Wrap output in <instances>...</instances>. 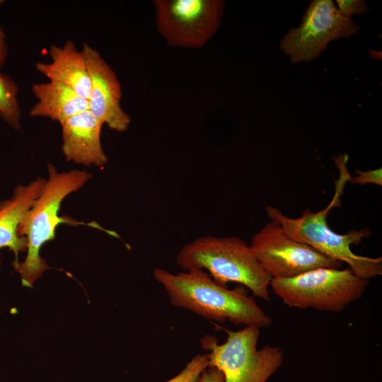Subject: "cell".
<instances>
[{"label":"cell","instance_id":"obj_7","mask_svg":"<svg viewBox=\"0 0 382 382\" xmlns=\"http://www.w3.org/2000/svg\"><path fill=\"white\" fill-rule=\"evenodd\" d=\"M158 33L170 47L198 49L221 26L224 0H154Z\"/></svg>","mask_w":382,"mask_h":382},{"label":"cell","instance_id":"obj_4","mask_svg":"<svg viewBox=\"0 0 382 382\" xmlns=\"http://www.w3.org/2000/svg\"><path fill=\"white\" fill-rule=\"evenodd\" d=\"M176 262L184 271L207 270L221 286L238 283L255 296L270 300L272 277L260 265L250 245L241 238L199 236L181 248Z\"/></svg>","mask_w":382,"mask_h":382},{"label":"cell","instance_id":"obj_19","mask_svg":"<svg viewBox=\"0 0 382 382\" xmlns=\"http://www.w3.org/2000/svg\"><path fill=\"white\" fill-rule=\"evenodd\" d=\"M197 382H224V377L218 369L207 367L202 372Z\"/></svg>","mask_w":382,"mask_h":382},{"label":"cell","instance_id":"obj_11","mask_svg":"<svg viewBox=\"0 0 382 382\" xmlns=\"http://www.w3.org/2000/svg\"><path fill=\"white\" fill-rule=\"evenodd\" d=\"M103 125L88 110L63 122L62 152L66 159L84 166L107 163L108 159L100 140Z\"/></svg>","mask_w":382,"mask_h":382},{"label":"cell","instance_id":"obj_16","mask_svg":"<svg viewBox=\"0 0 382 382\" xmlns=\"http://www.w3.org/2000/svg\"><path fill=\"white\" fill-rule=\"evenodd\" d=\"M208 367L205 354H196L175 376L166 382H197L202 372Z\"/></svg>","mask_w":382,"mask_h":382},{"label":"cell","instance_id":"obj_14","mask_svg":"<svg viewBox=\"0 0 382 382\" xmlns=\"http://www.w3.org/2000/svg\"><path fill=\"white\" fill-rule=\"evenodd\" d=\"M31 89L38 100L29 112L32 117H49L62 124L88 109L86 99L61 83L52 81L35 83Z\"/></svg>","mask_w":382,"mask_h":382},{"label":"cell","instance_id":"obj_20","mask_svg":"<svg viewBox=\"0 0 382 382\" xmlns=\"http://www.w3.org/2000/svg\"><path fill=\"white\" fill-rule=\"evenodd\" d=\"M4 1L0 0V6ZM8 54V46L6 43V35L0 26V68L4 64Z\"/></svg>","mask_w":382,"mask_h":382},{"label":"cell","instance_id":"obj_5","mask_svg":"<svg viewBox=\"0 0 382 382\" xmlns=\"http://www.w3.org/2000/svg\"><path fill=\"white\" fill-rule=\"evenodd\" d=\"M369 280L349 268L320 267L286 279H272L270 286L289 307L338 313L361 298Z\"/></svg>","mask_w":382,"mask_h":382},{"label":"cell","instance_id":"obj_9","mask_svg":"<svg viewBox=\"0 0 382 382\" xmlns=\"http://www.w3.org/2000/svg\"><path fill=\"white\" fill-rule=\"evenodd\" d=\"M360 27L352 18L342 15L332 0L312 1L300 25L291 28L279 47L292 63L309 62L318 57L334 40L349 38Z\"/></svg>","mask_w":382,"mask_h":382},{"label":"cell","instance_id":"obj_3","mask_svg":"<svg viewBox=\"0 0 382 382\" xmlns=\"http://www.w3.org/2000/svg\"><path fill=\"white\" fill-rule=\"evenodd\" d=\"M47 170L48 179L18 226L19 235L27 239V255L23 262L14 261L12 265L25 287H32L50 268L40 257V251L45 243L54 239L57 227L69 220L58 215L62 201L79 190L92 176L86 170L59 173L51 163L48 164Z\"/></svg>","mask_w":382,"mask_h":382},{"label":"cell","instance_id":"obj_17","mask_svg":"<svg viewBox=\"0 0 382 382\" xmlns=\"http://www.w3.org/2000/svg\"><path fill=\"white\" fill-rule=\"evenodd\" d=\"M354 172L356 175L352 177H349L348 179V180L352 184L364 185L367 183H372L380 186L382 185L381 168L369 170L366 171L356 170Z\"/></svg>","mask_w":382,"mask_h":382},{"label":"cell","instance_id":"obj_12","mask_svg":"<svg viewBox=\"0 0 382 382\" xmlns=\"http://www.w3.org/2000/svg\"><path fill=\"white\" fill-rule=\"evenodd\" d=\"M49 54L52 62H38L35 64L36 69L50 81L66 86L88 100L91 79L82 52L69 40L62 47L51 45Z\"/></svg>","mask_w":382,"mask_h":382},{"label":"cell","instance_id":"obj_1","mask_svg":"<svg viewBox=\"0 0 382 382\" xmlns=\"http://www.w3.org/2000/svg\"><path fill=\"white\" fill-rule=\"evenodd\" d=\"M155 280L162 285L171 304L218 322L265 328L272 320L243 289L221 286L202 270L171 273L156 268Z\"/></svg>","mask_w":382,"mask_h":382},{"label":"cell","instance_id":"obj_10","mask_svg":"<svg viewBox=\"0 0 382 382\" xmlns=\"http://www.w3.org/2000/svg\"><path fill=\"white\" fill-rule=\"evenodd\" d=\"M81 52L91 79L88 110L110 129L125 132L131 117L120 105L122 87L116 74L100 54L87 43L83 44Z\"/></svg>","mask_w":382,"mask_h":382},{"label":"cell","instance_id":"obj_15","mask_svg":"<svg viewBox=\"0 0 382 382\" xmlns=\"http://www.w3.org/2000/svg\"><path fill=\"white\" fill-rule=\"evenodd\" d=\"M18 88L14 81L0 74V117L16 129H21V111L17 99Z\"/></svg>","mask_w":382,"mask_h":382},{"label":"cell","instance_id":"obj_8","mask_svg":"<svg viewBox=\"0 0 382 382\" xmlns=\"http://www.w3.org/2000/svg\"><path fill=\"white\" fill-rule=\"evenodd\" d=\"M250 247L272 279H286L320 267L339 269L342 262L287 235L271 219L252 237Z\"/></svg>","mask_w":382,"mask_h":382},{"label":"cell","instance_id":"obj_6","mask_svg":"<svg viewBox=\"0 0 382 382\" xmlns=\"http://www.w3.org/2000/svg\"><path fill=\"white\" fill-rule=\"evenodd\" d=\"M226 331L227 339L222 344L211 335L201 340L202 346L209 351L206 354L208 367L220 370L224 382H266L282 365L281 348L266 345L257 349L259 328Z\"/></svg>","mask_w":382,"mask_h":382},{"label":"cell","instance_id":"obj_21","mask_svg":"<svg viewBox=\"0 0 382 382\" xmlns=\"http://www.w3.org/2000/svg\"><path fill=\"white\" fill-rule=\"evenodd\" d=\"M0 309H1V307H0Z\"/></svg>","mask_w":382,"mask_h":382},{"label":"cell","instance_id":"obj_18","mask_svg":"<svg viewBox=\"0 0 382 382\" xmlns=\"http://www.w3.org/2000/svg\"><path fill=\"white\" fill-rule=\"evenodd\" d=\"M336 2L339 11L346 17L352 18L354 14H366L369 11V8L364 1L337 0Z\"/></svg>","mask_w":382,"mask_h":382},{"label":"cell","instance_id":"obj_2","mask_svg":"<svg viewBox=\"0 0 382 382\" xmlns=\"http://www.w3.org/2000/svg\"><path fill=\"white\" fill-rule=\"evenodd\" d=\"M348 156L345 154L335 158L340 170L335 193L330 203L323 209L313 212L305 209L298 218H290L274 207H266L267 216L279 223L291 238L308 245L322 254L348 265L357 277L369 280L382 274V257H370L355 254L351 249L371 232L367 228L352 229L345 234L332 230L327 223L330 210L340 206V198L349 176L346 168Z\"/></svg>","mask_w":382,"mask_h":382},{"label":"cell","instance_id":"obj_13","mask_svg":"<svg viewBox=\"0 0 382 382\" xmlns=\"http://www.w3.org/2000/svg\"><path fill=\"white\" fill-rule=\"evenodd\" d=\"M45 180L37 178L28 185H18L10 199L0 202V248L13 251L15 261H18V253L27 249L26 238L18 231L20 222L38 197Z\"/></svg>","mask_w":382,"mask_h":382}]
</instances>
